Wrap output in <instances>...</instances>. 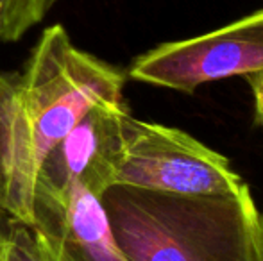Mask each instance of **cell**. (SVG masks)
Masks as SVG:
<instances>
[{
    "instance_id": "1",
    "label": "cell",
    "mask_w": 263,
    "mask_h": 261,
    "mask_svg": "<svg viewBox=\"0 0 263 261\" xmlns=\"http://www.w3.org/2000/svg\"><path fill=\"white\" fill-rule=\"evenodd\" d=\"M127 73L47 27L22 70L0 72V211L31 227L40 172L79 120L124 101Z\"/></svg>"
},
{
    "instance_id": "2",
    "label": "cell",
    "mask_w": 263,
    "mask_h": 261,
    "mask_svg": "<svg viewBox=\"0 0 263 261\" xmlns=\"http://www.w3.org/2000/svg\"><path fill=\"white\" fill-rule=\"evenodd\" d=\"M99 200L129 261H256L260 209L253 192L179 197L117 185Z\"/></svg>"
},
{
    "instance_id": "3",
    "label": "cell",
    "mask_w": 263,
    "mask_h": 261,
    "mask_svg": "<svg viewBox=\"0 0 263 261\" xmlns=\"http://www.w3.org/2000/svg\"><path fill=\"white\" fill-rule=\"evenodd\" d=\"M179 197H226L251 192L224 154L177 127L125 115L115 185Z\"/></svg>"
},
{
    "instance_id": "4",
    "label": "cell",
    "mask_w": 263,
    "mask_h": 261,
    "mask_svg": "<svg viewBox=\"0 0 263 261\" xmlns=\"http://www.w3.org/2000/svg\"><path fill=\"white\" fill-rule=\"evenodd\" d=\"M263 72V9L194 38L166 42L140 54L127 77L194 93L208 83Z\"/></svg>"
},
{
    "instance_id": "5",
    "label": "cell",
    "mask_w": 263,
    "mask_h": 261,
    "mask_svg": "<svg viewBox=\"0 0 263 261\" xmlns=\"http://www.w3.org/2000/svg\"><path fill=\"white\" fill-rule=\"evenodd\" d=\"M31 229L45 261H129L111 236L99 197L77 181L63 193L36 188Z\"/></svg>"
},
{
    "instance_id": "6",
    "label": "cell",
    "mask_w": 263,
    "mask_h": 261,
    "mask_svg": "<svg viewBox=\"0 0 263 261\" xmlns=\"http://www.w3.org/2000/svg\"><path fill=\"white\" fill-rule=\"evenodd\" d=\"M129 111L125 101L102 102L91 108L47 157L36 188L63 193L70 183L77 181L101 197L115 185L122 127Z\"/></svg>"
},
{
    "instance_id": "7",
    "label": "cell",
    "mask_w": 263,
    "mask_h": 261,
    "mask_svg": "<svg viewBox=\"0 0 263 261\" xmlns=\"http://www.w3.org/2000/svg\"><path fill=\"white\" fill-rule=\"evenodd\" d=\"M55 0H0V42L14 43L38 25Z\"/></svg>"
},
{
    "instance_id": "8",
    "label": "cell",
    "mask_w": 263,
    "mask_h": 261,
    "mask_svg": "<svg viewBox=\"0 0 263 261\" xmlns=\"http://www.w3.org/2000/svg\"><path fill=\"white\" fill-rule=\"evenodd\" d=\"M0 261H45L29 226L0 211Z\"/></svg>"
},
{
    "instance_id": "9",
    "label": "cell",
    "mask_w": 263,
    "mask_h": 261,
    "mask_svg": "<svg viewBox=\"0 0 263 261\" xmlns=\"http://www.w3.org/2000/svg\"><path fill=\"white\" fill-rule=\"evenodd\" d=\"M243 79L247 81L251 88V93L254 98V115H256V122L261 126L263 129V72L249 73Z\"/></svg>"
},
{
    "instance_id": "10",
    "label": "cell",
    "mask_w": 263,
    "mask_h": 261,
    "mask_svg": "<svg viewBox=\"0 0 263 261\" xmlns=\"http://www.w3.org/2000/svg\"><path fill=\"white\" fill-rule=\"evenodd\" d=\"M256 261H263V209L258 215V234H256Z\"/></svg>"
}]
</instances>
